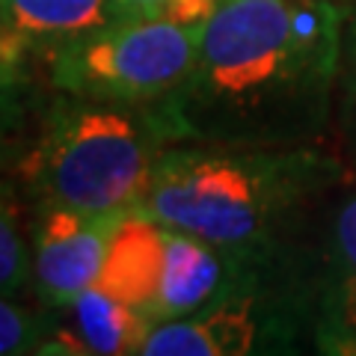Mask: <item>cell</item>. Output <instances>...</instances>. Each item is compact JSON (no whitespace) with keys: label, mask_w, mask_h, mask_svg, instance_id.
<instances>
[{"label":"cell","mask_w":356,"mask_h":356,"mask_svg":"<svg viewBox=\"0 0 356 356\" xmlns=\"http://www.w3.org/2000/svg\"><path fill=\"white\" fill-rule=\"evenodd\" d=\"M344 24L339 0H217L191 74L161 102L178 137L282 149L318 134L339 89Z\"/></svg>","instance_id":"obj_1"},{"label":"cell","mask_w":356,"mask_h":356,"mask_svg":"<svg viewBox=\"0 0 356 356\" xmlns=\"http://www.w3.org/2000/svg\"><path fill=\"white\" fill-rule=\"evenodd\" d=\"M175 140L181 137L161 102L125 104L60 92L18 154L15 175L36 211L131 214Z\"/></svg>","instance_id":"obj_2"},{"label":"cell","mask_w":356,"mask_h":356,"mask_svg":"<svg viewBox=\"0 0 356 356\" xmlns=\"http://www.w3.org/2000/svg\"><path fill=\"white\" fill-rule=\"evenodd\" d=\"M327 163L276 146H170L137 211L229 255L259 250L291 205L324 181Z\"/></svg>","instance_id":"obj_3"},{"label":"cell","mask_w":356,"mask_h":356,"mask_svg":"<svg viewBox=\"0 0 356 356\" xmlns=\"http://www.w3.org/2000/svg\"><path fill=\"white\" fill-rule=\"evenodd\" d=\"M205 24L122 18L60 48L48 60L60 92L125 104L166 102L187 81Z\"/></svg>","instance_id":"obj_4"},{"label":"cell","mask_w":356,"mask_h":356,"mask_svg":"<svg viewBox=\"0 0 356 356\" xmlns=\"http://www.w3.org/2000/svg\"><path fill=\"white\" fill-rule=\"evenodd\" d=\"M122 217L74 208L39 211L30 232V282L42 306L63 309L95 285Z\"/></svg>","instance_id":"obj_5"},{"label":"cell","mask_w":356,"mask_h":356,"mask_svg":"<svg viewBox=\"0 0 356 356\" xmlns=\"http://www.w3.org/2000/svg\"><path fill=\"white\" fill-rule=\"evenodd\" d=\"M154 321L140 309L89 288L74 303L51 309V336L42 353L72 356H119L140 353Z\"/></svg>","instance_id":"obj_6"},{"label":"cell","mask_w":356,"mask_h":356,"mask_svg":"<svg viewBox=\"0 0 356 356\" xmlns=\"http://www.w3.org/2000/svg\"><path fill=\"white\" fill-rule=\"evenodd\" d=\"M122 18L116 0H0V36L44 60Z\"/></svg>","instance_id":"obj_7"},{"label":"cell","mask_w":356,"mask_h":356,"mask_svg":"<svg viewBox=\"0 0 356 356\" xmlns=\"http://www.w3.org/2000/svg\"><path fill=\"white\" fill-rule=\"evenodd\" d=\"M163 235L166 229L143 211L125 214L110 238L102 273L92 288L131 309L146 312L154 321V300H158L166 255Z\"/></svg>","instance_id":"obj_8"},{"label":"cell","mask_w":356,"mask_h":356,"mask_svg":"<svg viewBox=\"0 0 356 356\" xmlns=\"http://www.w3.org/2000/svg\"><path fill=\"white\" fill-rule=\"evenodd\" d=\"M166 229V255L154 324L193 315L199 309L220 303L229 294V252L181 229Z\"/></svg>","instance_id":"obj_9"},{"label":"cell","mask_w":356,"mask_h":356,"mask_svg":"<svg viewBox=\"0 0 356 356\" xmlns=\"http://www.w3.org/2000/svg\"><path fill=\"white\" fill-rule=\"evenodd\" d=\"M255 315L247 303L220 300L193 315L158 321L143 339V356H241L255 344Z\"/></svg>","instance_id":"obj_10"},{"label":"cell","mask_w":356,"mask_h":356,"mask_svg":"<svg viewBox=\"0 0 356 356\" xmlns=\"http://www.w3.org/2000/svg\"><path fill=\"white\" fill-rule=\"evenodd\" d=\"M332 276L324 297V330L321 344L327 350L356 353V193L348 196L332 220Z\"/></svg>","instance_id":"obj_11"},{"label":"cell","mask_w":356,"mask_h":356,"mask_svg":"<svg viewBox=\"0 0 356 356\" xmlns=\"http://www.w3.org/2000/svg\"><path fill=\"white\" fill-rule=\"evenodd\" d=\"M30 282V243L21 232L13 187L0 181V297H15Z\"/></svg>","instance_id":"obj_12"},{"label":"cell","mask_w":356,"mask_h":356,"mask_svg":"<svg viewBox=\"0 0 356 356\" xmlns=\"http://www.w3.org/2000/svg\"><path fill=\"white\" fill-rule=\"evenodd\" d=\"M51 336V312L18 306L13 297H0V356L42 353Z\"/></svg>","instance_id":"obj_13"},{"label":"cell","mask_w":356,"mask_h":356,"mask_svg":"<svg viewBox=\"0 0 356 356\" xmlns=\"http://www.w3.org/2000/svg\"><path fill=\"white\" fill-rule=\"evenodd\" d=\"M30 104L33 98L27 86L0 89V163L18 161V154L27 149Z\"/></svg>","instance_id":"obj_14"},{"label":"cell","mask_w":356,"mask_h":356,"mask_svg":"<svg viewBox=\"0 0 356 356\" xmlns=\"http://www.w3.org/2000/svg\"><path fill=\"white\" fill-rule=\"evenodd\" d=\"M339 92H341V125H344V134H350V140H356V9L348 15V24H344Z\"/></svg>","instance_id":"obj_15"},{"label":"cell","mask_w":356,"mask_h":356,"mask_svg":"<svg viewBox=\"0 0 356 356\" xmlns=\"http://www.w3.org/2000/svg\"><path fill=\"white\" fill-rule=\"evenodd\" d=\"M30 54L21 44L0 36V89L27 86L30 83Z\"/></svg>","instance_id":"obj_16"},{"label":"cell","mask_w":356,"mask_h":356,"mask_svg":"<svg viewBox=\"0 0 356 356\" xmlns=\"http://www.w3.org/2000/svg\"><path fill=\"white\" fill-rule=\"evenodd\" d=\"M125 18H166L170 0H116Z\"/></svg>","instance_id":"obj_17"}]
</instances>
